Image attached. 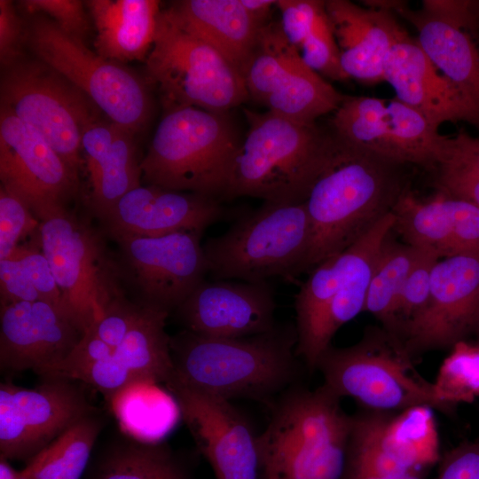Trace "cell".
<instances>
[{
	"mask_svg": "<svg viewBox=\"0 0 479 479\" xmlns=\"http://www.w3.org/2000/svg\"><path fill=\"white\" fill-rule=\"evenodd\" d=\"M240 144L227 113L166 110L141 159L142 179L168 190L224 197Z\"/></svg>",
	"mask_w": 479,
	"mask_h": 479,
	"instance_id": "5",
	"label": "cell"
},
{
	"mask_svg": "<svg viewBox=\"0 0 479 479\" xmlns=\"http://www.w3.org/2000/svg\"><path fill=\"white\" fill-rule=\"evenodd\" d=\"M224 215L218 199L146 185L127 192L102 220L111 237H156L179 232L202 234Z\"/></svg>",
	"mask_w": 479,
	"mask_h": 479,
	"instance_id": "21",
	"label": "cell"
},
{
	"mask_svg": "<svg viewBox=\"0 0 479 479\" xmlns=\"http://www.w3.org/2000/svg\"><path fill=\"white\" fill-rule=\"evenodd\" d=\"M23 25L12 2L0 1V62L4 69L20 60L25 39Z\"/></svg>",
	"mask_w": 479,
	"mask_h": 479,
	"instance_id": "48",
	"label": "cell"
},
{
	"mask_svg": "<svg viewBox=\"0 0 479 479\" xmlns=\"http://www.w3.org/2000/svg\"><path fill=\"white\" fill-rule=\"evenodd\" d=\"M1 304L40 300L20 260L10 255L0 260Z\"/></svg>",
	"mask_w": 479,
	"mask_h": 479,
	"instance_id": "46",
	"label": "cell"
},
{
	"mask_svg": "<svg viewBox=\"0 0 479 479\" xmlns=\"http://www.w3.org/2000/svg\"><path fill=\"white\" fill-rule=\"evenodd\" d=\"M326 10L346 76L369 84L384 82L387 59L405 32L392 12L348 0H327Z\"/></svg>",
	"mask_w": 479,
	"mask_h": 479,
	"instance_id": "24",
	"label": "cell"
},
{
	"mask_svg": "<svg viewBox=\"0 0 479 479\" xmlns=\"http://www.w3.org/2000/svg\"><path fill=\"white\" fill-rule=\"evenodd\" d=\"M441 257L432 250L422 249L400 292L395 312V323L390 332L417 315L427 304L434 267Z\"/></svg>",
	"mask_w": 479,
	"mask_h": 479,
	"instance_id": "39",
	"label": "cell"
},
{
	"mask_svg": "<svg viewBox=\"0 0 479 479\" xmlns=\"http://www.w3.org/2000/svg\"><path fill=\"white\" fill-rule=\"evenodd\" d=\"M243 77L252 100L302 123L336 111L345 97L303 61L273 21L261 27Z\"/></svg>",
	"mask_w": 479,
	"mask_h": 479,
	"instance_id": "12",
	"label": "cell"
},
{
	"mask_svg": "<svg viewBox=\"0 0 479 479\" xmlns=\"http://www.w3.org/2000/svg\"><path fill=\"white\" fill-rule=\"evenodd\" d=\"M200 233L179 232L162 236L120 235L117 262L139 294L140 303L169 313L204 280L208 262Z\"/></svg>",
	"mask_w": 479,
	"mask_h": 479,
	"instance_id": "14",
	"label": "cell"
},
{
	"mask_svg": "<svg viewBox=\"0 0 479 479\" xmlns=\"http://www.w3.org/2000/svg\"><path fill=\"white\" fill-rule=\"evenodd\" d=\"M316 370L323 385L339 397H351L372 412H397L415 405L447 411L433 382L414 369L401 341L380 328H368L354 345L329 346Z\"/></svg>",
	"mask_w": 479,
	"mask_h": 479,
	"instance_id": "7",
	"label": "cell"
},
{
	"mask_svg": "<svg viewBox=\"0 0 479 479\" xmlns=\"http://www.w3.org/2000/svg\"><path fill=\"white\" fill-rule=\"evenodd\" d=\"M168 10L188 31L217 50L243 76L262 26L240 0H183Z\"/></svg>",
	"mask_w": 479,
	"mask_h": 479,
	"instance_id": "25",
	"label": "cell"
},
{
	"mask_svg": "<svg viewBox=\"0 0 479 479\" xmlns=\"http://www.w3.org/2000/svg\"><path fill=\"white\" fill-rule=\"evenodd\" d=\"M4 70L1 106L39 132L78 174L82 132L97 119L90 99L38 59H20Z\"/></svg>",
	"mask_w": 479,
	"mask_h": 479,
	"instance_id": "11",
	"label": "cell"
},
{
	"mask_svg": "<svg viewBox=\"0 0 479 479\" xmlns=\"http://www.w3.org/2000/svg\"><path fill=\"white\" fill-rule=\"evenodd\" d=\"M175 310L185 330L207 337L250 336L277 325L268 281L204 279Z\"/></svg>",
	"mask_w": 479,
	"mask_h": 479,
	"instance_id": "19",
	"label": "cell"
},
{
	"mask_svg": "<svg viewBox=\"0 0 479 479\" xmlns=\"http://www.w3.org/2000/svg\"><path fill=\"white\" fill-rule=\"evenodd\" d=\"M147 81L165 111L184 106L227 113L249 98L242 75L214 47L185 28L166 9L157 16L146 59Z\"/></svg>",
	"mask_w": 479,
	"mask_h": 479,
	"instance_id": "8",
	"label": "cell"
},
{
	"mask_svg": "<svg viewBox=\"0 0 479 479\" xmlns=\"http://www.w3.org/2000/svg\"><path fill=\"white\" fill-rule=\"evenodd\" d=\"M281 27L303 61L330 79H348L340 60V50L326 10V1L278 0Z\"/></svg>",
	"mask_w": 479,
	"mask_h": 479,
	"instance_id": "29",
	"label": "cell"
},
{
	"mask_svg": "<svg viewBox=\"0 0 479 479\" xmlns=\"http://www.w3.org/2000/svg\"><path fill=\"white\" fill-rule=\"evenodd\" d=\"M97 30L95 47L103 58L124 62L142 59L152 48L159 2L155 0L87 1Z\"/></svg>",
	"mask_w": 479,
	"mask_h": 479,
	"instance_id": "27",
	"label": "cell"
},
{
	"mask_svg": "<svg viewBox=\"0 0 479 479\" xmlns=\"http://www.w3.org/2000/svg\"><path fill=\"white\" fill-rule=\"evenodd\" d=\"M437 479H479V442L463 443L447 452Z\"/></svg>",
	"mask_w": 479,
	"mask_h": 479,
	"instance_id": "49",
	"label": "cell"
},
{
	"mask_svg": "<svg viewBox=\"0 0 479 479\" xmlns=\"http://www.w3.org/2000/svg\"><path fill=\"white\" fill-rule=\"evenodd\" d=\"M310 226L304 202H270L202 245L213 279L263 282L304 272Z\"/></svg>",
	"mask_w": 479,
	"mask_h": 479,
	"instance_id": "6",
	"label": "cell"
},
{
	"mask_svg": "<svg viewBox=\"0 0 479 479\" xmlns=\"http://www.w3.org/2000/svg\"><path fill=\"white\" fill-rule=\"evenodd\" d=\"M384 82L392 86L398 100L436 128L445 122L464 121L479 125V111L436 67L417 39L406 31L389 52Z\"/></svg>",
	"mask_w": 479,
	"mask_h": 479,
	"instance_id": "23",
	"label": "cell"
},
{
	"mask_svg": "<svg viewBox=\"0 0 479 479\" xmlns=\"http://www.w3.org/2000/svg\"><path fill=\"white\" fill-rule=\"evenodd\" d=\"M342 479H381L374 474L353 466L345 465Z\"/></svg>",
	"mask_w": 479,
	"mask_h": 479,
	"instance_id": "53",
	"label": "cell"
},
{
	"mask_svg": "<svg viewBox=\"0 0 479 479\" xmlns=\"http://www.w3.org/2000/svg\"><path fill=\"white\" fill-rule=\"evenodd\" d=\"M248 13L261 25L266 24L271 7L276 5L274 0H240Z\"/></svg>",
	"mask_w": 479,
	"mask_h": 479,
	"instance_id": "52",
	"label": "cell"
},
{
	"mask_svg": "<svg viewBox=\"0 0 479 479\" xmlns=\"http://www.w3.org/2000/svg\"><path fill=\"white\" fill-rule=\"evenodd\" d=\"M39 224V220L20 198L1 186L0 260L9 257L21 239L37 232Z\"/></svg>",
	"mask_w": 479,
	"mask_h": 479,
	"instance_id": "40",
	"label": "cell"
},
{
	"mask_svg": "<svg viewBox=\"0 0 479 479\" xmlns=\"http://www.w3.org/2000/svg\"><path fill=\"white\" fill-rule=\"evenodd\" d=\"M71 381L46 379L33 389L0 384V457L29 460L93 413L82 389Z\"/></svg>",
	"mask_w": 479,
	"mask_h": 479,
	"instance_id": "16",
	"label": "cell"
},
{
	"mask_svg": "<svg viewBox=\"0 0 479 479\" xmlns=\"http://www.w3.org/2000/svg\"><path fill=\"white\" fill-rule=\"evenodd\" d=\"M0 479H22L20 471L15 470L4 458L0 457Z\"/></svg>",
	"mask_w": 479,
	"mask_h": 479,
	"instance_id": "54",
	"label": "cell"
},
{
	"mask_svg": "<svg viewBox=\"0 0 479 479\" xmlns=\"http://www.w3.org/2000/svg\"><path fill=\"white\" fill-rule=\"evenodd\" d=\"M391 234L378 256L365 306V311L381 320L389 332L394 327L404 283L422 250L393 240Z\"/></svg>",
	"mask_w": 479,
	"mask_h": 479,
	"instance_id": "35",
	"label": "cell"
},
{
	"mask_svg": "<svg viewBox=\"0 0 479 479\" xmlns=\"http://www.w3.org/2000/svg\"><path fill=\"white\" fill-rule=\"evenodd\" d=\"M445 194L453 224L455 255L479 251V205L461 197Z\"/></svg>",
	"mask_w": 479,
	"mask_h": 479,
	"instance_id": "44",
	"label": "cell"
},
{
	"mask_svg": "<svg viewBox=\"0 0 479 479\" xmlns=\"http://www.w3.org/2000/svg\"><path fill=\"white\" fill-rule=\"evenodd\" d=\"M133 136L132 131L120 126L109 151L88 172L90 205L101 219L122 196L141 185V160L138 159Z\"/></svg>",
	"mask_w": 479,
	"mask_h": 479,
	"instance_id": "32",
	"label": "cell"
},
{
	"mask_svg": "<svg viewBox=\"0 0 479 479\" xmlns=\"http://www.w3.org/2000/svg\"><path fill=\"white\" fill-rule=\"evenodd\" d=\"M169 312L147 306L144 315L111 356L76 373L71 381L90 384L110 401L137 383H165L174 372Z\"/></svg>",
	"mask_w": 479,
	"mask_h": 479,
	"instance_id": "22",
	"label": "cell"
},
{
	"mask_svg": "<svg viewBox=\"0 0 479 479\" xmlns=\"http://www.w3.org/2000/svg\"><path fill=\"white\" fill-rule=\"evenodd\" d=\"M438 170L479 177V138L462 130L450 137L445 158Z\"/></svg>",
	"mask_w": 479,
	"mask_h": 479,
	"instance_id": "47",
	"label": "cell"
},
{
	"mask_svg": "<svg viewBox=\"0 0 479 479\" xmlns=\"http://www.w3.org/2000/svg\"><path fill=\"white\" fill-rule=\"evenodd\" d=\"M396 11L412 24L417 42L436 67L479 111V51L463 28L422 9L396 1Z\"/></svg>",
	"mask_w": 479,
	"mask_h": 479,
	"instance_id": "26",
	"label": "cell"
},
{
	"mask_svg": "<svg viewBox=\"0 0 479 479\" xmlns=\"http://www.w3.org/2000/svg\"><path fill=\"white\" fill-rule=\"evenodd\" d=\"M165 386L216 479H259L258 435L230 400L194 389L173 375Z\"/></svg>",
	"mask_w": 479,
	"mask_h": 479,
	"instance_id": "17",
	"label": "cell"
},
{
	"mask_svg": "<svg viewBox=\"0 0 479 479\" xmlns=\"http://www.w3.org/2000/svg\"><path fill=\"white\" fill-rule=\"evenodd\" d=\"M90 479H190L172 452L161 443L133 437L108 448Z\"/></svg>",
	"mask_w": 479,
	"mask_h": 479,
	"instance_id": "33",
	"label": "cell"
},
{
	"mask_svg": "<svg viewBox=\"0 0 479 479\" xmlns=\"http://www.w3.org/2000/svg\"><path fill=\"white\" fill-rule=\"evenodd\" d=\"M146 308L141 303L130 302L124 295L118 296L109 303L102 318L88 330L115 349L140 320Z\"/></svg>",
	"mask_w": 479,
	"mask_h": 479,
	"instance_id": "42",
	"label": "cell"
},
{
	"mask_svg": "<svg viewBox=\"0 0 479 479\" xmlns=\"http://www.w3.org/2000/svg\"><path fill=\"white\" fill-rule=\"evenodd\" d=\"M114 349L90 330H87L61 362L38 374L45 379L71 380L76 373L107 358Z\"/></svg>",
	"mask_w": 479,
	"mask_h": 479,
	"instance_id": "43",
	"label": "cell"
},
{
	"mask_svg": "<svg viewBox=\"0 0 479 479\" xmlns=\"http://www.w3.org/2000/svg\"><path fill=\"white\" fill-rule=\"evenodd\" d=\"M11 255L16 256L21 263L40 300L53 306L74 323L38 239L35 244L19 245Z\"/></svg>",
	"mask_w": 479,
	"mask_h": 479,
	"instance_id": "41",
	"label": "cell"
},
{
	"mask_svg": "<svg viewBox=\"0 0 479 479\" xmlns=\"http://www.w3.org/2000/svg\"><path fill=\"white\" fill-rule=\"evenodd\" d=\"M340 400L324 386L279 395L257 437L259 479H342L353 417Z\"/></svg>",
	"mask_w": 479,
	"mask_h": 479,
	"instance_id": "3",
	"label": "cell"
},
{
	"mask_svg": "<svg viewBox=\"0 0 479 479\" xmlns=\"http://www.w3.org/2000/svg\"><path fill=\"white\" fill-rule=\"evenodd\" d=\"M382 413L352 416L345 465L363 468L381 479H423V470L406 467L384 448L380 435Z\"/></svg>",
	"mask_w": 479,
	"mask_h": 479,
	"instance_id": "37",
	"label": "cell"
},
{
	"mask_svg": "<svg viewBox=\"0 0 479 479\" xmlns=\"http://www.w3.org/2000/svg\"><path fill=\"white\" fill-rule=\"evenodd\" d=\"M422 10L458 27L467 26L472 20L468 1L425 0Z\"/></svg>",
	"mask_w": 479,
	"mask_h": 479,
	"instance_id": "50",
	"label": "cell"
},
{
	"mask_svg": "<svg viewBox=\"0 0 479 479\" xmlns=\"http://www.w3.org/2000/svg\"><path fill=\"white\" fill-rule=\"evenodd\" d=\"M332 123L345 142L404 165L438 169L448 148L450 137L397 98L345 96Z\"/></svg>",
	"mask_w": 479,
	"mask_h": 479,
	"instance_id": "13",
	"label": "cell"
},
{
	"mask_svg": "<svg viewBox=\"0 0 479 479\" xmlns=\"http://www.w3.org/2000/svg\"><path fill=\"white\" fill-rule=\"evenodd\" d=\"M392 213L393 232L404 243L432 250L441 258L455 255L453 224L444 192L428 200H420L407 189Z\"/></svg>",
	"mask_w": 479,
	"mask_h": 479,
	"instance_id": "30",
	"label": "cell"
},
{
	"mask_svg": "<svg viewBox=\"0 0 479 479\" xmlns=\"http://www.w3.org/2000/svg\"><path fill=\"white\" fill-rule=\"evenodd\" d=\"M438 182L441 191L469 200L479 205L478 177L439 171Z\"/></svg>",
	"mask_w": 479,
	"mask_h": 479,
	"instance_id": "51",
	"label": "cell"
},
{
	"mask_svg": "<svg viewBox=\"0 0 479 479\" xmlns=\"http://www.w3.org/2000/svg\"><path fill=\"white\" fill-rule=\"evenodd\" d=\"M170 395V394H169ZM150 383L131 385L110 401L122 429L138 441L158 443L173 425L167 418V409H173L175 400Z\"/></svg>",
	"mask_w": 479,
	"mask_h": 479,
	"instance_id": "36",
	"label": "cell"
},
{
	"mask_svg": "<svg viewBox=\"0 0 479 479\" xmlns=\"http://www.w3.org/2000/svg\"><path fill=\"white\" fill-rule=\"evenodd\" d=\"M24 10L30 13L43 12L65 32L82 39L88 29V21L78 0H25L20 2Z\"/></svg>",
	"mask_w": 479,
	"mask_h": 479,
	"instance_id": "45",
	"label": "cell"
},
{
	"mask_svg": "<svg viewBox=\"0 0 479 479\" xmlns=\"http://www.w3.org/2000/svg\"><path fill=\"white\" fill-rule=\"evenodd\" d=\"M295 324L238 338H214L187 330L170 337L174 372L184 384L227 400L250 399L270 406L298 384Z\"/></svg>",
	"mask_w": 479,
	"mask_h": 479,
	"instance_id": "2",
	"label": "cell"
},
{
	"mask_svg": "<svg viewBox=\"0 0 479 479\" xmlns=\"http://www.w3.org/2000/svg\"><path fill=\"white\" fill-rule=\"evenodd\" d=\"M334 137L331 159L304 201L310 226L304 272L354 244L407 190L405 165Z\"/></svg>",
	"mask_w": 479,
	"mask_h": 479,
	"instance_id": "1",
	"label": "cell"
},
{
	"mask_svg": "<svg viewBox=\"0 0 479 479\" xmlns=\"http://www.w3.org/2000/svg\"><path fill=\"white\" fill-rule=\"evenodd\" d=\"M0 367L37 374L61 362L82 334L66 316L41 300L1 304Z\"/></svg>",
	"mask_w": 479,
	"mask_h": 479,
	"instance_id": "20",
	"label": "cell"
},
{
	"mask_svg": "<svg viewBox=\"0 0 479 479\" xmlns=\"http://www.w3.org/2000/svg\"><path fill=\"white\" fill-rule=\"evenodd\" d=\"M248 130L235 156L224 197L270 202H304L327 166L334 137L316 123L298 122L270 111L244 110Z\"/></svg>",
	"mask_w": 479,
	"mask_h": 479,
	"instance_id": "4",
	"label": "cell"
},
{
	"mask_svg": "<svg viewBox=\"0 0 479 479\" xmlns=\"http://www.w3.org/2000/svg\"><path fill=\"white\" fill-rule=\"evenodd\" d=\"M479 331V251L440 258L426 306L396 333L407 353L452 347Z\"/></svg>",
	"mask_w": 479,
	"mask_h": 479,
	"instance_id": "15",
	"label": "cell"
},
{
	"mask_svg": "<svg viewBox=\"0 0 479 479\" xmlns=\"http://www.w3.org/2000/svg\"><path fill=\"white\" fill-rule=\"evenodd\" d=\"M101 428L92 414L82 418L30 459L21 478L80 479Z\"/></svg>",
	"mask_w": 479,
	"mask_h": 479,
	"instance_id": "34",
	"label": "cell"
},
{
	"mask_svg": "<svg viewBox=\"0 0 479 479\" xmlns=\"http://www.w3.org/2000/svg\"><path fill=\"white\" fill-rule=\"evenodd\" d=\"M435 389L447 409L479 397V344L460 341L442 363Z\"/></svg>",
	"mask_w": 479,
	"mask_h": 479,
	"instance_id": "38",
	"label": "cell"
},
{
	"mask_svg": "<svg viewBox=\"0 0 479 479\" xmlns=\"http://www.w3.org/2000/svg\"><path fill=\"white\" fill-rule=\"evenodd\" d=\"M390 212L352 244L342 285L325 316L318 337L319 357L331 346L338 329L365 311L366 296L381 247L393 232Z\"/></svg>",
	"mask_w": 479,
	"mask_h": 479,
	"instance_id": "28",
	"label": "cell"
},
{
	"mask_svg": "<svg viewBox=\"0 0 479 479\" xmlns=\"http://www.w3.org/2000/svg\"><path fill=\"white\" fill-rule=\"evenodd\" d=\"M0 179L1 186L20 198L38 220L66 206L78 183L77 174L41 134L3 106Z\"/></svg>",
	"mask_w": 479,
	"mask_h": 479,
	"instance_id": "18",
	"label": "cell"
},
{
	"mask_svg": "<svg viewBox=\"0 0 479 479\" xmlns=\"http://www.w3.org/2000/svg\"><path fill=\"white\" fill-rule=\"evenodd\" d=\"M26 40L38 60L84 93L113 123L134 134L147 123L150 94L131 70L92 51L82 39L43 16L33 20Z\"/></svg>",
	"mask_w": 479,
	"mask_h": 479,
	"instance_id": "10",
	"label": "cell"
},
{
	"mask_svg": "<svg viewBox=\"0 0 479 479\" xmlns=\"http://www.w3.org/2000/svg\"><path fill=\"white\" fill-rule=\"evenodd\" d=\"M384 448L406 467L423 470L439 459V439L433 408L415 405L394 416L382 413L380 429Z\"/></svg>",
	"mask_w": 479,
	"mask_h": 479,
	"instance_id": "31",
	"label": "cell"
},
{
	"mask_svg": "<svg viewBox=\"0 0 479 479\" xmlns=\"http://www.w3.org/2000/svg\"><path fill=\"white\" fill-rule=\"evenodd\" d=\"M39 222L40 247L83 334L114 299L123 295L117 261L106 253L96 230L67 206L51 209Z\"/></svg>",
	"mask_w": 479,
	"mask_h": 479,
	"instance_id": "9",
	"label": "cell"
}]
</instances>
